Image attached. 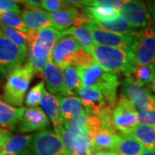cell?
I'll list each match as a JSON object with an SVG mask.
<instances>
[{
	"mask_svg": "<svg viewBox=\"0 0 155 155\" xmlns=\"http://www.w3.org/2000/svg\"><path fill=\"white\" fill-rule=\"evenodd\" d=\"M60 37L61 34L54 28L28 32V62L39 76L41 77L46 65L50 61L51 52Z\"/></svg>",
	"mask_w": 155,
	"mask_h": 155,
	"instance_id": "1",
	"label": "cell"
},
{
	"mask_svg": "<svg viewBox=\"0 0 155 155\" xmlns=\"http://www.w3.org/2000/svg\"><path fill=\"white\" fill-rule=\"evenodd\" d=\"M78 69L84 87L98 90L112 105L116 106V91L120 84L116 74L106 72L97 63Z\"/></svg>",
	"mask_w": 155,
	"mask_h": 155,
	"instance_id": "2",
	"label": "cell"
},
{
	"mask_svg": "<svg viewBox=\"0 0 155 155\" xmlns=\"http://www.w3.org/2000/svg\"><path fill=\"white\" fill-rule=\"evenodd\" d=\"M34 74L33 67L28 61L10 72L4 86V101L11 106L22 108Z\"/></svg>",
	"mask_w": 155,
	"mask_h": 155,
	"instance_id": "3",
	"label": "cell"
},
{
	"mask_svg": "<svg viewBox=\"0 0 155 155\" xmlns=\"http://www.w3.org/2000/svg\"><path fill=\"white\" fill-rule=\"evenodd\" d=\"M91 54L97 64L111 73H124L134 66V55L130 50L94 44Z\"/></svg>",
	"mask_w": 155,
	"mask_h": 155,
	"instance_id": "4",
	"label": "cell"
},
{
	"mask_svg": "<svg viewBox=\"0 0 155 155\" xmlns=\"http://www.w3.org/2000/svg\"><path fill=\"white\" fill-rule=\"evenodd\" d=\"M131 52L135 66H155V28L153 23L136 31Z\"/></svg>",
	"mask_w": 155,
	"mask_h": 155,
	"instance_id": "5",
	"label": "cell"
},
{
	"mask_svg": "<svg viewBox=\"0 0 155 155\" xmlns=\"http://www.w3.org/2000/svg\"><path fill=\"white\" fill-rule=\"evenodd\" d=\"M122 96L129 100L137 111L155 110L154 97L149 88L140 84L127 74L122 84Z\"/></svg>",
	"mask_w": 155,
	"mask_h": 155,
	"instance_id": "6",
	"label": "cell"
},
{
	"mask_svg": "<svg viewBox=\"0 0 155 155\" xmlns=\"http://www.w3.org/2000/svg\"><path fill=\"white\" fill-rule=\"evenodd\" d=\"M111 122L114 129L120 134H126L139 124L137 110L123 96L120 97L112 111Z\"/></svg>",
	"mask_w": 155,
	"mask_h": 155,
	"instance_id": "7",
	"label": "cell"
},
{
	"mask_svg": "<svg viewBox=\"0 0 155 155\" xmlns=\"http://www.w3.org/2000/svg\"><path fill=\"white\" fill-rule=\"evenodd\" d=\"M27 57V51L13 43L0 31V75L7 76L22 66Z\"/></svg>",
	"mask_w": 155,
	"mask_h": 155,
	"instance_id": "8",
	"label": "cell"
},
{
	"mask_svg": "<svg viewBox=\"0 0 155 155\" xmlns=\"http://www.w3.org/2000/svg\"><path fill=\"white\" fill-rule=\"evenodd\" d=\"M32 149L35 155H70L61 139L49 129L35 134Z\"/></svg>",
	"mask_w": 155,
	"mask_h": 155,
	"instance_id": "9",
	"label": "cell"
},
{
	"mask_svg": "<svg viewBox=\"0 0 155 155\" xmlns=\"http://www.w3.org/2000/svg\"><path fill=\"white\" fill-rule=\"evenodd\" d=\"M78 95L89 115L100 117L108 113H112L115 108L98 90L82 86L78 90Z\"/></svg>",
	"mask_w": 155,
	"mask_h": 155,
	"instance_id": "10",
	"label": "cell"
},
{
	"mask_svg": "<svg viewBox=\"0 0 155 155\" xmlns=\"http://www.w3.org/2000/svg\"><path fill=\"white\" fill-rule=\"evenodd\" d=\"M80 48V46L73 37L61 35L51 52L50 61L63 71L65 68L72 66L75 55Z\"/></svg>",
	"mask_w": 155,
	"mask_h": 155,
	"instance_id": "11",
	"label": "cell"
},
{
	"mask_svg": "<svg viewBox=\"0 0 155 155\" xmlns=\"http://www.w3.org/2000/svg\"><path fill=\"white\" fill-rule=\"evenodd\" d=\"M120 15L133 28H146L152 22L147 5L141 1H125L119 10Z\"/></svg>",
	"mask_w": 155,
	"mask_h": 155,
	"instance_id": "12",
	"label": "cell"
},
{
	"mask_svg": "<svg viewBox=\"0 0 155 155\" xmlns=\"http://www.w3.org/2000/svg\"><path fill=\"white\" fill-rule=\"evenodd\" d=\"M88 26L92 35L95 45L106 46V47L116 48H122L130 51L132 49L134 41V35H124L106 31L97 27L91 22V20Z\"/></svg>",
	"mask_w": 155,
	"mask_h": 155,
	"instance_id": "13",
	"label": "cell"
},
{
	"mask_svg": "<svg viewBox=\"0 0 155 155\" xmlns=\"http://www.w3.org/2000/svg\"><path fill=\"white\" fill-rule=\"evenodd\" d=\"M54 132L61 139L70 155H91L92 143L88 136L78 135L66 130L62 125L54 127Z\"/></svg>",
	"mask_w": 155,
	"mask_h": 155,
	"instance_id": "14",
	"label": "cell"
},
{
	"mask_svg": "<svg viewBox=\"0 0 155 155\" xmlns=\"http://www.w3.org/2000/svg\"><path fill=\"white\" fill-rule=\"evenodd\" d=\"M49 125V119L41 108L24 109L22 118L18 123V132L30 133L41 131Z\"/></svg>",
	"mask_w": 155,
	"mask_h": 155,
	"instance_id": "15",
	"label": "cell"
},
{
	"mask_svg": "<svg viewBox=\"0 0 155 155\" xmlns=\"http://www.w3.org/2000/svg\"><path fill=\"white\" fill-rule=\"evenodd\" d=\"M20 14L28 31H38L42 28H53L49 13L41 9H25Z\"/></svg>",
	"mask_w": 155,
	"mask_h": 155,
	"instance_id": "16",
	"label": "cell"
},
{
	"mask_svg": "<svg viewBox=\"0 0 155 155\" xmlns=\"http://www.w3.org/2000/svg\"><path fill=\"white\" fill-rule=\"evenodd\" d=\"M119 139L120 134L116 133V130L102 127L91 140L93 153L104 151L114 152L116 148Z\"/></svg>",
	"mask_w": 155,
	"mask_h": 155,
	"instance_id": "17",
	"label": "cell"
},
{
	"mask_svg": "<svg viewBox=\"0 0 155 155\" xmlns=\"http://www.w3.org/2000/svg\"><path fill=\"white\" fill-rule=\"evenodd\" d=\"M57 98L60 102L61 122H68L75 118L78 115L85 112L80 99L77 97H62L59 96Z\"/></svg>",
	"mask_w": 155,
	"mask_h": 155,
	"instance_id": "18",
	"label": "cell"
},
{
	"mask_svg": "<svg viewBox=\"0 0 155 155\" xmlns=\"http://www.w3.org/2000/svg\"><path fill=\"white\" fill-rule=\"evenodd\" d=\"M41 77L51 94H61L63 87V71L50 61L45 67Z\"/></svg>",
	"mask_w": 155,
	"mask_h": 155,
	"instance_id": "19",
	"label": "cell"
},
{
	"mask_svg": "<svg viewBox=\"0 0 155 155\" xmlns=\"http://www.w3.org/2000/svg\"><path fill=\"white\" fill-rule=\"evenodd\" d=\"M25 108H17L0 98V127L14 129L19 123Z\"/></svg>",
	"mask_w": 155,
	"mask_h": 155,
	"instance_id": "20",
	"label": "cell"
},
{
	"mask_svg": "<svg viewBox=\"0 0 155 155\" xmlns=\"http://www.w3.org/2000/svg\"><path fill=\"white\" fill-rule=\"evenodd\" d=\"M91 22L97 27L112 33L120 34L124 35H134L136 33L135 28L131 27L120 14L106 21H95L91 19Z\"/></svg>",
	"mask_w": 155,
	"mask_h": 155,
	"instance_id": "21",
	"label": "cell"
},
{
	"mask_svg": "<svg viewBox=\"0 0 155 155\" xmlns=\"http://www.w3.org/2000/svg\"><path fill=\"white\" fill-rule=\"evenodd\" d=\"M82 82L77 67L70 66L63 70V87L61 96L74 97L81 88Z\"/></svg>",
	"mask_w": 155,
	"mask_h": 155,
	"instance_id": "22",
	"label": "cell"
},
{
	"mask_svg": "<svg viewBox=\"0 0 155 155\" xmlns=\"http://www.w3.org/2000/svg\"><path fill=\"white\" fill-rule=\"evenodd\" d=\"M135 139L145 147V149L155 148V126L138 124L126 134Z\"/></svg>",
	"mask_w": 155,
	"mask_h": 155,
	"instance_id": "23",
	"label": "cell"
},
{
	"mask_svg": "<svg viewBox=\"0 0 155 155\" xmlns=\"http://www.w3.org/2000/svg\"><path fill=\"white\" fill-rule=\"evenodd\" d=\"M33 135L18 134L12 135L11 139L0 149V153L5 155H18L26 152L27 147L32 143Z\"/></svg>",
	"mask_w": 155,
	"mask_h": 155,
	"instance_id": "24",
	"label": "cell"
},
{
	"mask_svg": "<svg viewBox=\"0 0 155 155\" xmlns=\"http://www.w3.org/2000/svg\"><path fill=\"white\" fill-rule=\"evenodd\" d=\"M40 104L41 107V110L44 111V113L48 116V119L52 122L54 127L62 125L60 102L57 98V97L46 91L41 98Z\"/></svg>",
	"mask_w": 155,
	"mask_h": 155,
	"instance_id": "25",
	"label": "cell"
},
{
	"mask_svg": "<svg viewBox=\"0 0 155 155\" xmlns=\"http://www.w3.org/2000/svg\"><path fill=\"white\" fill-rule=\"evenodd\" d=\"M61 35H70L75 39L82 49L91 54V50L94 46V41L89 26L72 27L67 30L60 32Z\"/></svg>",
	"mask_w": 155,
	"mask_h": 155,
	"instance_id": "26",
	"label": "cell"
},
{
	"mask_svg": "<svg viewBox=\"0 0 155 155\" xmlns=\"http://www.w3.org/2000/svg\"><path fill=\"white\" fill-rule=\"evenodd\" d=\"M144 151V147L135 139L121 134L114 153L116 155H140Z\"/></svg>",
	"mask_w": 155,
	"mask_h": 155,
	"instance_id": "27",
	"label": "cell"
},
{
	"mask_svg": "<svg viewBox=\"0 0 155 155\" xmlns=\"http://www.w3.org/2000/svg\"><path fill=\"white\" fill-rule=\"evenodd\" d=\"M129 75L141 85H147L155 79V66H134L130 70L124 72Z\"/></svg>",
	"mask_w": 155,
	"mask_h": 155,
	"instance_id": "28",
	"label": "cell"
},
{
	"mask_svg": "<svg viewBox=\"0 0 155 155\" xmlns=\"http://www.w3.org/2000/svg\"><path fill=\"white\" fill-rule=\"evenodd\" d=\"M88 116L89 114L85 111L76 116L75 118L72 119L71 121L63 122L62 126L66 130L71 133L78 135H83V136H88V129H87Z\"/></svg>",
	"mask_w": 155,
	"mask_h": 155,
	"instance_id": "29",
	"label": "cell"
},
{
	"mask_svg": "<svg viewBox=\"0 0 155 155\" xmlns=\"http://www.w3.org/2000/svg\"><path fill=\"white\" fill-rule=\"evenodd\" d=\"M83 12L95 21H106L120 14L119 10L106 6H92L84 8Z\"/></svg>",
	"mask_w": 155,
	"mask_h": 155,
	"instance_id": "30",
	"label": "cell"
},
{
	"mask_svg": "<svg viewBox=\"0 0 155 155\" xmlns=\"http://www.w3.org/2000/svg\"><path fill=\"white\" fill-rule=\"evenodd\" d=\"M0 25L15 28L22 33L28 32L21 16L11 11H0Z\"/></svg>",
	"mask_w": 155,
	"mask_h": 155,
	"instance_id": "31",
	"label": "cell"
},
{
	"mask_svg": "<svg viewBox=\"0 0 155 155\" xmlns=\"http://www.w3.org/2000/svg\"><path fill=\"white\" fill-rule=\"evenodd\" d=\"M0 31L13 43L25 51H28V33H22L15 28L0 25Z\"/></svg>",
	"mask_w": 155,
	"mask_h": 155,
	"instance_id": "32",
	"label": "cell"
},
{
	"mask_svg": "<svg viewBox=\"0 0 155 155\" xmlns=\"http://www.w3.org/2000/svg\"><path fill=\"white\" fill-rule=\"evenodd\" d=\"M45 92V84L43 81L35 84L26 94L24 99L26 106L28 108H36L40 104Z\"/></svg>",
	"mask_w": 155,
	"mask_h": 155,
	"instance_id": "33",
	"label": "cell"
},
{
	"mask_svg": "<svg viewBox=\"0 0 155 155\" xmlns=\"http://www.w3.org/2000/svg\"><path fill=\"white\" fill-rule=\"evenodd\" d=\"M94 63H96V61L92 54L91 53L86 52L85 50L80 48L75 55V58L72 62V66L77 68H81L91 66Z\"/></svg>",
	"mask_w": 155,
	"mask_h": 155,
	"instance_id": "34",
	"label": "cell"
},
{
	"mask_svg": "<svg viewBox=\"0 0 155 155\" xmlns=\"http://www.w3.org/2000/svg\"><path fill=\"white\" fill-rule=\"evenodd\" d=\"M72 5L67 4L66 1L61 0H43L41 1V8L45 11H49V13L57 12L67 8H70Z\"/></svg>",
	"mask_w": 155,
	"mask_h": 155,
	"instance_id": "35",
	"label": "cell"
},
{
	"mask_svg": "<svg viewBox=\"0 0 155 155\" xmlns=\"http://www.w3.org/2000/svg\"><path fill=\"white\" fill-rule=\"evenodd\" d=\"M102 128V122L100 119L96 116L89 115L87 118V129H88V136L92 140L95 135L98 133L100 129Z\"/></svg>",
	"mask_w": 155,
	"mask_h": 155,
	"instance_id": "36",
	"label": "cell"
},
{
	"mask_svg": "<svg viewBox=\"0 0 155 155\" xmlns=\"http://www.w3.org/2000/svg\"><path fill=\"white\" fill-rule=\"evenodd\" d=\"M139 124L155 126V110L137 111Z\"/></svg>",
	"mask_w": 155,
	"mask_h": 155,
	"instance_id": "37",
	"label": "cell"
},
{
	"mask_svg": "<svg viewBox=\"0 0 155 155\" xmlns=\"http://www.w3.org/2000/svg\"><path fill=\"white\" fill-rule=\"evenodd\" d=\"M21 8L18 5V1L12 0H0V11H11L19 14L21 13Z\"/></svg>",
	"mask_w": 155,
	"mask_h": 155,
	"instance_id": "38",
	"label": "cell"
},
{
	"mask_svg": "<svg viewBox=\"0 0 155 155\" xmlns=\"http://www.w3.org/2000/svg\"><path fill=\"white\" fill-rule=\"evenodd\" d=\"M11 136H12V134H11V130L0 127V149L11 139Z\"/></svg>",
	"mask_w": 155,
	"mask_h": 155,
	"instance_id": "39",
	"label": "cell"
},
{
	"mask_svg": "<svg viewBox=\"0 0 155 155\" xmlns=\"http://www.w3.org/2000/svg\"><path fill=\"white\" fill-rule=\"evenodd\" d=\"M18 3H22L26 7V9H40V7H41V1H37V0L18 1Z\"/></svg>",
	"mask_w": 155,
	"mask_h": 155,
	"instance_id": "40",
	"label": "cell"
},
{
	"mask_svg": "<svg viewBox=\"0 0 155 155\" xmlns=\"http://www.w3.org/2000/svg\"><path fill=\"white\" fill-rule=\"evenodd\" d=\"M91 155H116V153L114 152L104 151V152H96V153H93Z\"/></svg>",
	"mask_w": 155,
	"mask_h": 155,
	"instance_id": "41",
	"label": "cell"
},
{
	"mask_svg": "<svg viewBox=\"0 0 155 155\" xmlns=\"http://www.w3.org/2000/svg\"><path fill=\"white\" fill-rule=\"evenodd\" d=\"M147 86L149 88V90L151 91V92L153 93V97H154L155 100V79L152 82V83L149 84H147Z\"/></svg>",
	"mask_w": 155,
	"mask_h": 155,
	"instance_id": "42",
	"label": "cell"
},
{
	"mask_svg": "<svg viewBox=\"0 0 155 155\" xmlns=\"http://www.w3.org/2000/svg\"><path fill=\"white\" fill-rule=\"evenodd\" d=\"M140 155H155V148L153 149H145Z\"/></svg>",
	"mask_w": 155,
	"mask_h": 155,
	"instance_id": "43",
	"label": "cell"
},
{
	"mask_svg": "<svg viewBox=\"0 0 155 155\" xmlns=\"http://www.w3.org/2000/svg\"><path fill=\"white\" fill-rule=\"evenodd\" d=\"M0 155H5V154H2V153H0ZM18 155H28V153H27V152H25V153H21V154H18Z\"/></svg>",
	"mask_w": 155,
	"mask_h": 155,
	"instance_id": "44",
	"label": "cell"
}]
</instances>
